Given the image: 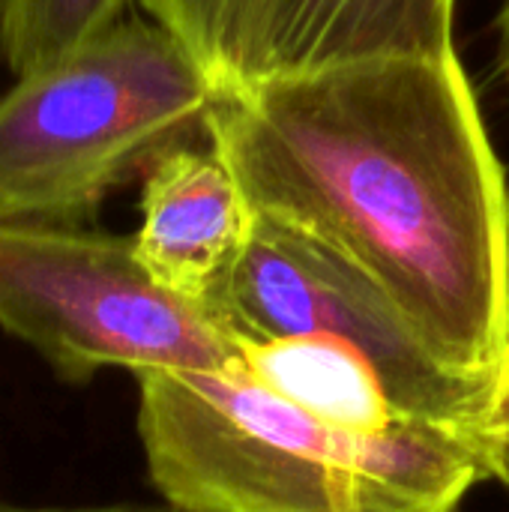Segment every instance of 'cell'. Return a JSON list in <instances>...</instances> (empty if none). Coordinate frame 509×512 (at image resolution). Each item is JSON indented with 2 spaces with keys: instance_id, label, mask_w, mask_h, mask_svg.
I'll use <instances>...</instances> for the list:
<instances>
[{
  "instance_id": "1",
  "label": "cell",
  "mask_w": 509,
  "mask_h": 512,
  "mask_svg": "<svg viewBox=\"0 0 509 512\" xmlns=\"http://www.w3.org/2000/svg\"><path fill=\"white\" fill-rule=\"evenodd\" d=\"M255 216L369 279L459 378L509 369V189L459 57L222 87L204 120Z\"/></svg>"
},
{
  "instance_id": "2",
  "label": "cell",
  "mask_w": 509,
  "mask_h": 512,
  "mask_svg": "<svg viewBox=\"0 0 509 512\" xmlns=\"http://www.w3.org/2000/svg\"><path fill=\"white\" fill-rule=\"evenodd\" d=\"M138 438L156 492L183 512H456L489 477L468 426L348 429L246 372L141 375Z\"/></svg>"
},
{
  "instance_id": "3",
  "label": "cell",
  "mask_w": 509,
  "mask_h": 512,
  "mask_svg": "<svg viewBox=\"0 0 509 512\" xmlns=\"http://www.w3.org/2000/svg\"><path fill=\"white\" fill-rule=\"evenodd\" d=\"M213 84L156 21L123 18L0 96V222L90 225L102 201L204 129Z\"/></svg>"
},
{
  "instance_id": "4",
  "label": "cell",
  "mask_w": 509,
  "mask_h": 512,
  "mask_svg": "<svg viewBox=\"0 0 509 512\" xmlns=\"http://www.w3.org/2000/svg\"><path fill=\"white\" fill-rule=\"evenodd\" d=\"M0 330L60 381L102 369L237 375L246 342L216 312L159 285L132 237L90 225L0 222Z\"/></svg>"
},
{
  "instance_id": "5",
  "label": "cell",
  "mask_w": 509,
  "mask_h": 512,
  "mask_svg": "<svg viewBox=\"0 0 509 512\" xmlns=\"http://www.w3.org/2000/svg\"><path fill=\"white\" fill-rule=\"evenodd\" d=\"M216 315L243 342L330 336L357 348L408 417L477 432L492 396L453 375L351 264L255 213Z\"/></svg>"
},
{
  "instance_id": "6",
  "label": "cell",
  "mask_w": 509,
  "mask_h": 512,
  "mask_svg": "<svg viewBox=\"0 0 509 512\" xmlns=\"http://www.w3.org/2000/svg\"><path fill=\"white\" fill-rule=\"evenodd\" d=\"M249 231L252 210L243 189L210 141L177 144L144 171L141 225L132 243L150 276L183 300L216 312Z\"/></svg>"
},
{
  "instance_id": "7",
  "label": "cell",
  "mask_w": 509,
  "mask_h": 512,
  "mask_svg": "<svg viewBox=\"0 0 509 512\" xmlns=\"http://www.w3.org/2000/svg\"><path fill=\"white\" fill-rule=\"evenodd\" d=\"M453 21L456 0H288L255 78L381 57H459Z\"/></svg>"
},
{
  "instance_id": "8",
  "label": "cell",
  "mask_w": 509,
  "mask_h": 512,
  "mask_svg": "<svg viewBox=\"0 0 509 512\" xmlns=\"http://www.w3.org/2000/svg\"><path fill=\"white\" fill-rule=\"evenodd\" d=\"M243 372L285 402L348 429L378 432L408 417L390 399L378 369L330 336L246 342Z\"/></svg>"
},
{
  "instance_id": "9",
  "label": "cell",
  "mask_w": 509,
  "mask_h": 512,
  "mask_svg": "<svg viewBox=\"0 0 509 512\" xmlns=\"http://www.w3.org/2000/svg\"><path fill=\"white\" fill-rule=\"evenodd\" d=\"M129 0H0V60L21 78L123 21Z\"/></svg>"
},
{
  "instance_id": "10",
  "label": "cell",
  "mask_w": 509,
  "mask_h": 512,
  "mask_svg": "<svg viewBox=\"0 0 509 512\" xmlns=\"http://www.w3.org/2000/svg\"><path fill=\"white\" fill-rule=\"evenodd\" d=\"M288 0H210V42L204 72L213 90L255 78L261 54Z\"/></svg>"
},
{
  "instance_id": "11",
  "label": "cell",
  "mask_w": 509,
  "mask_h": 512,
  "mask_svg": "<svg viewBox=\"0 0 509 512\" xmlns=\"http://www.w3.org/2000/svg\"><path fill=\"white\" fill-rule=\"evenodd\" d=\"M141 6L150 21L177 36L204 69L210 42V0H141Z\"/></svg>"
},
{
  "instance_id": "12",
  "label": "cell",
  "mask_w": 509,
  "mask_h": 512,
  "mask_svg": "<svg viewBox=\"0 0 509 512\" xmlns=\"http://www.w3.org/2000/svg\"><path fill=\"white\" fill-rule=\"evenodd\" d=\"M477 435L480 438H509V369L489 396V405L477 423Z\"/></svg>"
},
{
  "instance_id": "13",
  "label": "cell",
  "mask_w": 509,
  "mask_h": 512,
  "mask_svg": "<svg viewBox=\"0 0 509 512\" xmlns=\"http://www.w3.org/2000/svg\"><path fill=\"white\" fill-rule=\"evenodd\" d=\"M0 512H183L174 507H132V504H111V507H39V504H15L0 501Z\"/></svg>"
},
{
  "instance_id": "14",
  "label": "cell",
  "mask_w": 509,
  "mask_h": 512,
  "mask_svg": "<svg viewBox=\"0 0 509 512\" xmlns=\"http://www.w3.org/2000/svg\"><path fill=\"white\" fill-rule=\"evenodd\" d=\"M486 456V474L509 492V438H480Z\"/></svg>"
},
{
  "instance_id": "15",
  "label": "cell",
  "mask_w": 509,
  "mask_h": 512,
  "mask_svg": "<svg viewBox=\"0 0 509 512\" xmlns=\"http://www.w3.org/2000/svg\"><path fill=\"white\" fill-rule=\"evenodd\" d=\"M498 27H501V69H504V78H507L509 84V0L501 9Z\"/></svg>"
}]
</instances>
